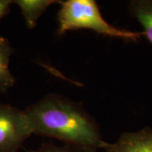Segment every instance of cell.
I'll list each match as a JSON object with an SVG mask.
<instances>
[{
  "instance_id": "1",
  "label": "cell",
  "mask_w": 152,
  "mask_h": 152,
  "mask_svg": "<svg viewBox=\"0 0 152 152\" xmlns=\"http://www.w3.org/2000/svg\"><path fill=\"white\" fill-rule=\"evenodd\" d=\"M24 111L33 134L94 151L103 149L106 142L95 119L83 105L63 95L47 94Z\"/></svg>"
},
{
  "instance_id": "9",
  "label": "cell",
  "mask_w": 152,
  "mask_h": 152,
  "mask_svg": "<svg viewBox=\"0 0 152 152\" xmlns=\"http://www.w3.org/2000/svg\"><path fill=\"white\" fill-rule=\"evenodd\" d=\"M12 4L11 0H0V20L9 14Z\"/></svg>"
},
{
  "instance_id": "6",
  "label": "cell",
  "mask_w": 152,
  "mask_h": 152,
  "mask_svg": "<svg viewBox=\"0 0 152 152\" xmlns=\"http://www.w3.org/2000/svg\"><path fill=\"white\" fill-rule=\"evenodd\" d=\"M129 13L144 28V36L152 45V0H132Z\"/></svg>"
},
{
  "instance_id": "3",
  "label": "cell",
  "mask_w": 152,
  "mask_h": 152,
  "mask_svg": "<svg viewBox=\"0 0 152 152\" xmlns=\"http://www.w3.org/2000/svg\"><path fill=\"white\" fill-rule=\"evenodd\" d=\"M32 134L24 110L0 102V152H18Z\"/></svg>"
},
{
  "instance_id": "5",
  "label": "cell",
  "mask_w": 152,
  "mask_h": 152,
  "mask_svg": "<svg viewBox=\"0 0 152 152\" xmlns=\"http://www.w3.org/2000/svg\"><path fill=\"white\" fill-rule=\"evenodd\" d=\"M61 1L55 0H15L16 4L20 9L26 26L30 29H33L37 25V20L49 7Z\"/></svg>"
},
{
  "instance_id": "7",
  "label": "cell",
  "mask_w": 152,
  "mask_h": 152,
  "mask_svg": "<svg viewBox=\"0 0 152 152\" xmlns=\"http://www.w3.org/2000/svg\"><path fill=\"white\" fill-rule=\"evenodd\" d=\"M13 48L7 38L0 36V90L6 92L16 83V78L9 69Z\"/></svg>"
},
{
  "instance_id": "4",
  "label": "cell",
  "mask_w": 152,
  "mask_h": 152,
  "mask_svg": "<svg viewBox=\"0 0 152 152\" xmlns=\"http://www.w3.org/2000/svg\"><path fill=\"white\" fill-rule=\"evenodd\" d=\"M104 152H152V129L144 127L136 132H123L113 143L106 142Z\"/></svg>"
},
{
  "instance_id": "2",
  "label": "cell",
  "mask_w": 152,
  "mask_h": 152,
  "mask_svg": "<svg viewBox=\"0 0 152 152\" xmlns=\"http://www.w3.org/2000/svg\"><path fill=\"white\" fill-rule=\"evenodd\" d=\"M58 12V33L64 35L70 30H92L99 35L137 41L144 36L143 32H133L120 29L108 23L94 0L61 1Z\"/></svg>"
},
{
  "instance_id": "8",
  "label": "cell",
  "mask_w": 152,
  "mask_h": 152,
  "mask_svg": "<svg viewBox=\"0 0 152 152\" xmlns=\"http://www.w3.org/2000/svg\"><path fill=\"white\" fill-rule=\"evenodd\" d=\"M28 152H97V151L75 147L73 146L66 145V144L61 147V146H57L54 144L49 143L42 144L38 149L32 150Z\"/></svg>"
}]
</instances>
